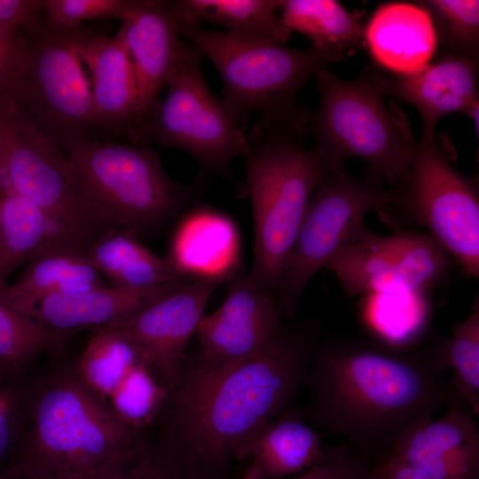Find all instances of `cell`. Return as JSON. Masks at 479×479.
<instances>
[{
  "label": "cell",
  "mask_w": 479,
  "mask_h": 479,
  "mask_svg": "<svg viewBox=\"0 0 479 479\" xmlns=\"http://www.w3.org/2000/svg\"><path fill=\"white\" fill-rule=\"evenodd\" d=\"M130 0H45L46 23L59 29H75L88 20H122Z\"/></svg>",
  "instance_id": "34"
},
{
  "label": "cell",
  "mask_w": 479,
  "mask_h": 479,
  "mask_svg": "<svg viewBox=\"0 0 479 479\" xmlns=\"http://www.w3.org/2000/svg\"><path fill=\"white\" fill-rule=\"evenodd\" d=\"M311 112L302 106L257 116L247 132V187L254 219V257L247 275L273 294L309 203L327 164L305 145Z\"/></svg>",
  "instance_id": "4"
},
{
  "label": "cell",
  "mask_w": 479,
  "mask_h": 479,
  "mask_svg": "<svg viewBox=\"0 0 479 479\" xmlns=\"http://www.w3.org/2000/svg\"><path fill=\"white\" fill-rule=\"evenodd\" d=\"M446 367L452 370V386L471 413H479V307L454 325L452 336L442 343Z\"/></svg>",
  "instance_id": "31"
},
{
  "label": "cell",
  "mask_w": 479,
  "mask_h": 479,
  "mask_svg": "<svg viewBox=\"0 0 479 479\" xmlns=\"http://www.w3.org/2000/svg\"><path fill=\"white\" fill-rule=\"evenodd\" d=\"M27 382L0 378V470L12 467L23 436Z\"/></svg>",
  "instance_id": "33"
},
{
  "label": "cell",
  "mask_w": 479,
  "mask_h": 479,
  "mask_svg": "<svg viewBox=\"0 0 479 479\" xmlns=\"http://www.w3.org/2000/svg\"><path fill=\"white\" fill-rule=\"evenodd\" d=\"M367 296V319L383 342L408 346L425 329L429 314L427 294L403 287L387 289Z\"/></svg>",
  "instance_id": "30"
},
{
  "label": "cell",
  "mask_w": 479,
  "mask_h": 479,
  "mask_svg": "<svg viewBox=\"0 0 479 479\" xmlns=\"http://www.w3.org/2000/svg\"><path fill=\"white\" fill-rule=\"evenodd\" d=\"M202 54L182 41L168 78L167 96L137 130L136 145L155 143L192 156L205 172L224 174L247 152V126L209 89Z\"/></svg>",
  "instance_id": "9"
},
{
  "label": "cell",
  "mask_w": 479,
  "mask_h": 479,
  "mask_svg": "<svg viewBox=\"0 0 479 479\" xmlns=\"http://www.w3.org/2000/svg\"><path fill=\"white\" fill-rule=\"evenodd\" d=\"M45 0H0V24L29 27L38 20Z\"/></svg>",
  "instance_id": "37"
},
{
  "label": "cell",
  "mask_w": 479,
  "mask_h": 479,
  "mask_svg": "<svg viewBox=\"0 0 479 479\" xmlns=\"http://www.w3.org/2000/svg\"><path fill=\"white\" fill-rule=\"evenodd\" d=\"M185 280L142 290L108 285L82 293L51 294L36 304L31 318L67 340L77 331L130 318Z\"/></svg>",
  "instance_id": "22"
},
{
  "label": "cell",
  "mask_w": 479,
  "mask_h": 479,
  "mask_svg": "<svg viewBox=\"0 0 479 479\" xmlns=\"http://www.w3.org/2000/svg\"><path fill=\"white\" fill-rule=\"evenodd\" d=\"M428 13L444 51L479 57V1L427 0L419 2Z\"/></svg>",
  "instance_id": "32"
},
{
  "label": "cell",
  "mask_w": 479,
  "mask_h": 479,
  "mask_svg": "<svg viewBox=\"0 0 479 479\" xmlns=\"http://www.w3.org/2000/svg\"><path fill=\"white\" fill-rule=\"evenodd\" d=\"M479 57L447 51L419 71L390 78L389 93L418 110L421 136L436 133L438 122L447 114H463L478 95Z\"/></svg>",
  "instance_id": "20"
},
{
  "label": "cell",
  "mask_w": 479,
  "mask_h": 479,
  "mask_svg": "<svg viewBox=\"0 0 479 479\" xmlns=\"http://www.w3.org/2000/svg\"><path fill=\"white\" fill-rule=\"evenodd\" d=\"M119 30L126 44L137 85L134 135L159 104L176 60L181 35L171 2L130 0Z\"/></svg>",
  "instance_id": "16"
},
{
  "label": "cell",
  "mask_w": 479,
  "mask_h": 479,
  "mask_svg": "<svg viewBox=\"0 0 479 479\" xmlns=\"http://www.w3.org/2000/svg\"><path fill=\"white\" fill-rule=\"evenodd\" d=\"M368 479H385V478H383L382 476L375 473L373 470H372Z\"/></svg>",
  "instance_id": "42"
},
{
  "label": "cell",
  "mask_w": 479,
  "mask_h": 479,
  "mask_svg": "<svg viewBox=\"0 0 479 479\" xmlns=\"http://www.w3.org/2000/svg\"><path fill=\"white\" fill-rule=\"evenodd\" d=\"M65 344V338L16 311L0 298V378L24 380L39 355H60Z\"/></svg>",
  "instance_id": "29"
},
{
  "label": "cell",
  "mask_w": 479,
  "mask_h": 479,
  "mask_svg": "<svg viewBox=\"0 0 479 479\" xmlns=\"http://www.w3.org/2000/svg\"><path fill=\"white\" fill-rule=\"evenodd\" d=\"M75 186L135 236L165 224L196 196L176 183L157 152L144 145L73 138L64 144Z\"/></svg>",
  "instance_id": "6"
},
{
  "label": "cell",
  "mask_w": 479,
  "mask_h": 479,
  "mask_svg": "<svg viewBox=\"0 0 479 479\" xmlns=\"http://www.w3.org/2000/svg\"><path fill=\"white\" fill-rule=\"evenodd\" d=\"M79 375L59 365L27 382L26 420L12 468L22 479H100L150 445Z\"/></svg>",
  "instance_id": "3"
},
{
  "label": "cell",
  "mask_w": 479,
  "mask_h": 479,
  "mask_svg": "<svg viewBox=\"0 0 479 479\" xmlns=\"http://www.w3.org/2000/svg\"><path fill=\"white\" fill-rule=\"evenodd\" d=\"M450 259L428 234L382 236L365 227L326 267L349 297L397 287L428 294L448 274Z\"/></svg>",
  "instance_id": "13"
},
{
  "label": "cell",
  "mask_w": 479,
  "mask_h": 479,
  "mask_svg": "<svg viewBox=\"0 0 479 479\" xmlns=\"http://www.w3.org/2000/svg\"><path fill=\"white\" fill-rule=\"evenodd\" d=\"M385 479H435L412 466L394 461H384L373 470Z\"/></svg>",
  "instance_id": "38"
},
{
  "label": "cell",
  "mask_w": 479,
  "mask_h": 479,
  "mask_svg": "<svg viewBox=\"0 0 479 479\" xmlns=\"http://www.w3.org/2000/svg\"><path fill=\"white\" fill-rule=\"evenodd\" d=\"M449 138L421 136L398 209L425 226L467 277L479 278V196L475 182L457 170Z\"/></svg>",
  "instance_id": "12"
},
{
  "label": "cell",
  "mask_w": 479,
  "mask_h": 479,
  "mask_svg": "<svg viewBox=\"0 0 479 479\" xmlns=\"http://www.w3.org/2000/svg\"><path fill=\"white\" fill-rule=\"evenodd\" d=\"M86 253L105 279L122 288L149 289L191 279L123 229L103 234L87 247Z\"/></svg>",
  "instance_id": "25"
},
{
  "label": "cell",
  "mask_w": 479,
  "mask_h": 479,
  "mask_svg": "<svg viewBox=\"0 0 479 479\" xmlns=\"http://www.w3.org/2000/svg\"><path fill=\"white\" fill-rule=\"evenodd\" d=\"M8 99L58 144L83 137L95 126L90 82L76 47L75 29L38 20L27 27Z\"/></svg>",
  "instance_id": "11"
},
{
  "label": "cell",
  "mask_w": 479,
  "mask_h": 479,
  "mask_svg": "<svg viewBox=\"0 0 479 479\" xmlns=\"http://www.w3.org/2000/svg\"><path fill=\"white\" fill-rule=\"evenodd\" d=\"M3 183L39 207L73 242L87 247L122 229L74 185L59 144L13 102L0 98Z\"/></svg>",
  "instance_id": "7"
},
{
  "label": "cell",
  "mask_w": 479,
  "mask_h": 479,
  "mask_svg": "<svg viewBox=\"0 0 479 479\" xmlns=\"http://www.w3.org/2000/svg\"><path fill=\"white\" fill-rule=\"evenodd\" d=\"M108 285L84 248L59 241L36 254L15 282L0 285V298L16 311L31 318L36 304L44 297L82 293Z\"/></svg>",
  "instance_id": "21"
},
{
  "label": "cell",
  "mask_w": 479,
  "mask_h": 479,
  "mask_svg": "<svg viewBox=\"0 0 479 479\" xmlns=\"http://www.w3.org/2000/svg\"><path fill=\"white\" fill-rule=\"evenodd\" d=\"M371 471L360 454L339 448L326 451L319 461L290 479H368Z\"/></svg>",
  "instance_id": "35"
},
{
  "label": "cell",
  "mask_w": 479,
  "mask_h": 479,
  "mask_svg": "<svg viewBox=\"0 0 479 479\" xmlns=\"http://www.w3.org/2000/svg\"><path fill=\"white\" fill-rule=\"evenodd\" d=\"M314 349L310 327L283 328L250 356L220 364L186 358L156 420L154 449L189 479H221L246 442L287 411Z\"/></svg>",
  "instance_id": "1"
},
{
  "label": "cell",
  "mask_w": 479,
  "mask_h": 479,
  "mask_svg": "<svg viewBox=\"0 0 479 479\" xmlns=\"http://www.w3.org/2000/svg\"><path fill=\"white\" fill-rule=\"evenodd\" d=\"M442 343L415 349L358 339L315 347L305 384L311 419L364 448L393 443L453 403ZM455 391V390H454Z\"/></svg>",
  "instance_id": "2"
},
{
  "label": "cell",
  "mask_w": 479,
  "mask_h": 479,
  "mask_svg": "<svg viewBox=\"0 0 479 479\" xmlns=\"http://www.w3.org/2000/svg\"><path fill=\"white\" fill-rule=\"evenodd\" d=\"M240 244L231 218L206 207L181 221L171 240L169 261L191 279H232L240 265Z\"/></svg>",
  "instance_id": "23"
},
{
  "label": "cell",
  "mask_w": 479,
  "mask_h": 479,
  "mask_svg": "<svg viewBox=\"0 0 479 479\" xmlns=\"http://www.w3.org/2000/svg\"><path fill=\"white\" fill-rule=\"evenodd\" d=\"M218 71L223 101L247 126L252 114L271 115L297 106L309 80L342 59L313 46L294 49L276 43L244 39L200 26H177Z\"/></svg>",
  "instance_id": "8"
},
{
  "label": "cell",
  "mask_w": 479,
  "mask_h": 479,
  "mask_svg": "<svg viewBox=\"0 0 479 479\" xmlns=\"http://www.w3.org/2000/svg\"><path fill=\"white\" fill-rule=\"evenodd\" d=\"M385 185L366 170L355 176L327 164L274 293L282 315L294 316L311 279L365 227L366 215L398 208V192Z\"/></svg>",
  "instance_id": "10"
},
{
  "label": "cell",
  "mask_w": 479,
  "mask_h": 479,
  "mask_svg": "<svg viewBox=\"0 0 479 479\" xmlns=\"http://www.w3.org/2000/svg\"><path fill=\"white\" fill-rule=\"evenodd\" d=\"M364 45L375 65L396 75L413 74L430 63L438 42L432 20L419 3H382L365 27Z\"/></svg>",
  "instance_id": "19"
},
{
  "label": "cell",
  "mask_w": 479,
  "mask_h": 479,
  "mask_svg": "<svg viewBox=\"0 0 479 479\" xmlns=\"http://www.w3.org/2000/svg\"><path fill=\"white\" fill-rule=\"evenodd\" d=\"M463 114L468 116L472 120L478 137L479 98H475L468 105V106L463 112Z\"/></svg>",
  "instance_id": "40"
},
{
  "label": "cell",
  "mask_w": 479,
  "mask_h": 479,
  "mask_svg": "<svg viewBox=\"0 0 479 479\" xmlns=\"http://www.w3.org/2000/svg\"><path fill=\"white\" fill-rule=\"evenodd\" d=\"M325 452L320 435L287 410L261 427L235 459L245 465L242 479H282L306 470Z\"/></svg>",
  "instance_id": "24"
},
{
  "label": "cell",
  "mask_w": 479,
  "mask_h": 479,
  "mask_svg": "<svg viewBox=\"0 0 479 479\" xmlns=\"http://www.w3.org/2000/svg\"><path fill=\"white\" fill-rule=\"evenodd\" d=\"M281 316L272 294L253 286L247 276L235 278L222 305L198 324V357L220 364L259 352L280 335Z\"/></svg>",
  "instance_id": "15"
},
{
  "label": "cell",
  "mask_w": 479,
  "mask_h": 479,
  "mask_svg": "<svg viewBox=\"0 0 479 479\" xmlns=\"http://www.w3.org/2000/svg\"><path fill=\"white\" fill-rule=\"evenodd\" d=\"M59 241L75 243L35 204L8 186L0 188V285L21 264Z\"/></svg>",
  "instance_id": "27"
},
{
  "label": "cell",
  "mask_w": 479,
  "mask_h": 479,
  "mask_svg": "<svg viewBox=\"0 0 479 479\" xmlns=\"http://www.w3.org/2000/svg\"><path fill=\"white\" fill-rule=\"evenodd\" d=\"M473 416L466 404L452 403L441 417L403 433L387 460L412 466L435 479H478L479 434Z\"/></svg>",
  "instance_id": "17"
},
{
  "label": "cell",
  "mask_w": 479,
  "mask_h": 479,
  "mask_svg": "<svg viewBox=\"0 0 479 479\" xmlns=\"http://www.w3.org/2000/svg\"><path fill=\"white\" fill-rule=\"evenodd\" d=\"M220 279H190L134 316L105 326L129 342L171 391L178 383L187 344ZM99 329V328H98Z\"/></svg>",
  "instance_id": "14"
},
{
  "label": "cell",
  "mask_w": 479,
  "mask_h": 479,
  "mask_svg": "<svg viewBox=\"0 0 479 479\" xmlns=\"http://www.w3.org/2000/svg\"><path fill=\"white\" fill-rule=\"evenodd\" d=\"M0 479H18L12 469L0 470Z\"/></svg>",
  "instance_id": "41"
},
{
  "label": "cell",
  "mask_w": 479,
  "mask_h": 479,
  "mask_svg": "<svg viewBox=\"0 0 479 479\" xmlns=\"http://www.w3.org/2000/svg\"><path fill=\"white\" fill-rule=\"evenodd\" d=\"M315 77L319 104L309 131L323 161L343 166L346 159L358 158L367 172L402 189L419 142L404 113L388 100L390 78L369 66L351 80L328 67Z\"/></svg>",
  "instance_id": "5"
},
{
  "label": "cell",
  "mask_w": 479,
  "mask_h": 479,
  "mask_svg": "<svg viewBox=\"0 0 479 479\" xmlns=\"http://www.w3.org/2000/svg\"><path fill=\"white\" fill-rule=\"evenodd\" d=\"M3 186V177H2V171L0 169V188Z\"/></svg>",
  "instance_id": "43"
},
{
  "label": "cell",
  "mask_w": 479,
  "mask_h": 479,
  "mask_svg": "<svg viewBox=\"0 0 479 479\" xmlns=\"http://www.w3.org/2000/svg\"><path fill=\"white\" fill-rule=\"evenodd\" d=\"M100 479H189L170 461L149 446L142 454L120 469Z\"/></svg>",
  "instance_id": "36"
},
{
  "label": "cell",
  "mask_w": 479,
  "mask_h": 479,
  "mask_svg": "<svg viewBox=\"0 0 479 479\" xmlns=\"http://www.w3.org/2000/svg\"><path fill=\"white\" fill-rule=\"evenodd\" d=\"M281 21L307 36L311 46L342 59L364 45L365 24L335 0H284Z\"/></svg>",
  "instance_id": "28"
},
{
  "label": "cell",
  "mask_w": 479,
  "mask_h": 479,
  "mask_svg": "<svg viewBox=\"0 0 479 479\" xmlns=\"http://www.w3.org/2000/svg\"><path fill=\"white\" fill-rule=\"evenodd\" d=\"M284 0H179L171 2L177 26L210 22L226 33L249 40L284 44L292 30L277 12Z\"/></svg>",
  "instance_id": "26"
},
{
  "label": "cell",
  "mask_w": 479,
  "mask_h": 479,
  "mask_svg": "<svg viewBox=\"0 0 479 479\" xmlns=\"http://www.w3.org/2000/svg\"><path fill=\"white\" fill-rule=\"evenodd\" d=\"M76 47L90 74L95 126L114 129L132 139L137 91L131 60L121 33L108 37L78 27Z\"/></svg>",
  "instance_id": "18"
},
{
  "label": "cell",
  "mask_w": 479,
  "mask_h": 479,
  "mask_svg": "<svg viewBox=\"0 0 479 479\" xmlns=\"http://www.w3.org/2000/svg\"><path fill=\"white\" fill-rule=\"evenodd\" d=\"M19 27L0 24V48L20 39Z\"/></svg>",
  "instance_id": "39"
}]
</instances>
